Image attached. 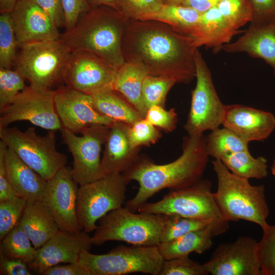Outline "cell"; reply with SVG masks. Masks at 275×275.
<instances>
[{
    "label": "cell",
    "mask_w": 275,
    "mask_h": 275,
    "mask_svg": "<svg viewBox=\"0 0 275 275\" xmlns=\"http://www.w3.org/2000/svg\"><path fill=\"white\" fill-rule=\"evenodd\" d=\"M145 119L160 130L167 133L175 129L178 120L175 108L167 110L164 107L159 105L150 107L147 111Z\"/></svg>",
    "instance_id": "43"
},
{
    "label": "cell",
    "mask_w": 275,
    "mask_h": 275,
    "mask_svg": "<svg viewBox=\"0 0 275 275\" xmlns=\"http://www.w3.org/2000/svg\"><path fill=\"white\" fill-rule=\"evenodd\" d=\"M182 152L175 160L158 164L145 155L122 173L126 180L136 181L138 191L127 201L125 207L136 212L147 200L161 190H177L189 186L202 179L209 160L203 135H188L183 138Z\"/></svg>",
    "instance_id": "2"
},
{
    "label": "cell",
    "mask_w": 275,
    "mask_h": 275,
    "mask_svg": "<svg viewBox=\"0 0 275 275\" xmlns=\"http://www.w3.org/2000/svg\"><path fill=\"white\" fill-rule=\"evenodd\" d=\"M122 46L125 61L143 66L149 75L183 84L196 77L198 48L191 38L166 23L128 19Z\"/></svg>",
    "instance_id": "1"
},
{
    "label": "cell",
    "mask_w": 275,
    "mask_h": 275,
    "mask_svg": "<svg viewBox=\"0 0 275 275\" xmlns=\"http://www.w3.org/2000/svg\"><path fill=\"white\" fill-rule=\"evenodd\" d=\"M241 32L232 26L215 6L201 14L193 40L197 48L205 46L217 53L235 35Z\"/></svg>",
    "instance_id": "25"
},
{
    "label": "cell",
    "mask_w": 275,
    "mask_h": 275,
    "mask_svg": "<svg viewBox=\"0 0 275 275\" xmlns=\"http://www.w3.org/2000/svg\"><path fill=\"white\" fill-rule=\"evenodd\" d=\"M92 245L91 236L85 231L73 234L60 229L37 249L30 268L42 274L47 268L61 263H78L81 253L90 251Z\"/></svg>",
    "instance_id": "18"
},
{
    "label": "cell",
    "mask_w": 275,
    "mask_h": 275,
    "mask_svg": "<svg viewBox=\"0 0 275 275\" xmlns=\"http://www.w3.org/2000/svg\"><path fill=\"white\" fill-rule=\"evenodd\" d=\"M249 143L224 127L212 130L206 137L208 155L217 160H221L226 155L249 150Z\"/></svg>",
    "instance_id": "31"
},
{
    "label": "cell",
    "mask_w": 275,
    "mask_h": 275,
    "mask_svg": "<svg viewBox=\"0 0 275 275\" xmlns=\"http://www.w3.org/2000/svg\"><path fill=\"white\" fill-rule=\"evenodd\" d=\"M257 246L253 237L240 236L233 242L219 244L203 265L212 275H262Z\"/></svg>",
    "instance_id": "16"
},
{
    "label": "cell",
    "mask_w": 275,
    "mask_h": 275,
    "mask_svg": "<svg viewBox=\"0 0 275 275\" xmlns=\"http://www.w3.org/2000/svg\"><path fill=\"white\" fill-rule=\"evenodd\" d=\"M18 0H0V12L11 13Z\"/></svg>",
    "instance_id": "51"
},
{
    "label": "cell",
    "mask_w": 275,
    "mask_h": 275,
    "mask_svg": "<svg viewBox=\"0 0 275 275\" xmlns=\"http://www.w3.org/2000/svg\"><path fill=\"white\" fill-rule=\"evenodd\" d=\"M29 264L17 259L5 257L0 255V274L1 275H31Z\"/></svg>",
    "instance_id": "47"
},
{
    "label": "cell",
    "mask_w": 275,
    "mask_h": 275,
    "mask_svg": "<svg viewBox=\"0 0 275 275\" xmlns=\"http://www.w3.org/2000/svg\"><path fill=\"white\" fill-rule=\"evenodd\" d=\"M28 202L17 197L10 200L0 202V239L17 226Z\"/></svg>",
    "instance_id": "40"
},
{
    "label": "cell",
    "mask_w": 275,
    "mask_h": 275,
    "mask_svg": "<svg viewBox=\"0 0 275 275\" xmlns=\"http://www.w3.org/2000/svg\"><path fill=\"white\" fill-rule=\"evenodd\" d=\"M271 173L272 175L275 177V157H274V158L273 159V162L271 167Z\"/></svg>",
    "instance_id": "54"
},
{
    "label": "cell",
    "mask_w": 275,
    "mask_h": 275,
    "mask_svg": "<svg viewBox=\"0 0 275 275\" xmlns=\"http://www.w3.org/2000/svg\"><path fill=\"white\" fill-rule=\"evenodd\" d=\"M211 188L210 180L201 179L189 186L170 190L157 202H146L138 212L176 214L210 222H228L221 212Z\"/></svg>",
    "instance_id": "9"
},
{
    "label": "cell",
    "mask_w": 275,
    "mask_h": 275,
    "mask_svg": "<svg viewBox=\"0 0 275 275\" xmlns=\"http://www.w3.org/2000/svg\"><path fill=\"white\" fill-rule=\"evenodd\" d=\"M91 1L95 5L107 6L118 11V8L116 0H91Z\"/></svg>",
    "instance_id": "52"
},
{
    "label": "cell",
    "mask_w": 275,
    "mask_h": 275,
    "mask_svg": "<svg viewBox=\"0 0 275 275\" xmlns=\"http://www.w3.org/2000/svg\"><path fill=\"white\" fill-rule=\"evenodd\" d=\"M128 135L133 148L149 146L157 142L162 136L160 130L145 118L129 125Z\"/></svg>",
    "instance_id": "41"
},
{
    "label": "cell",
    "mask_w": 275,
    "mask_h": 275,
    "mask_svg": "<svg viewBox=\"0 0 275 275\" xmlns=\"http://www.w3.org/2000/svg\"><path fill=\"white\" fill-rule=\"evenodd\" d=\"M43 275H90L89 270L79 263L58 264L45 270Z\"/></svg>",
    "instance_id": "49"
},
{
    "label": "cell",
    "mask_w": 275,
    "mask_h": 275,
    "mask_svg": "<svg viewBox=\"0 0 275 275\" xmlns=\"http://www.w3.org/2000/svg\"><path fill=\"white\" fill-rule=\"evenodd\" d=\"M229 227V222L212 223L157 246L164 260L188 256L192 253L201 254L212 247L214 237L226 232Z\"/></svg>",
    "instance_id": "23"
},
{
    "label": "cell",
    "mask_w": 275,
    "mask_h": 275,
    "mask_svg": "<svg viewBox=\"0 0 275 275\" xmlns=\"http://www.w3.org/2000/svg\"><path fill=\"white\" fill-rule=\"evenodd\" d=\"M117 70L92 53L74 50L67 62L63 82L71 88L93 95L105 89H113Z\"/></svg>",
    "instance_id": "14"
},
{
    "label": "cell",
    "mask_w": 275,
    "mask_h": 275,
    "mask_svg": "<svg viewBox=\"0 0 275 275\" xmlns=\"http://www.w3.org/2000/svg\"><path fill=\"white\" fill-rule=\"evenodd\" d=\"M196 85L191 92L189 111L184 130L188 135L203 134L222 124L225 105L214 87L211 73L201 53H195Z\"/></svg>",
    "instance_id": "11"
},
{
    "label": "cell",
    "mask_w": 275,
    "mask_h": 275,
    "mask_svg": "<svg viewBox=\"0 0 275 275\" xmlns=\"http://www.w3.org/2000/svg\"><path fill=\"white\" fill-rule=\"evenodd\" d=\"M50 17L59 28H65L62 0H32Z\"/></svg>",
    "instance_id": "46"
},
{
    "label": "cell",
    "mask_w": 275,
    "mask_h": 275,
    "mask_svg": "<svg viewBox=\"0 0 275 275\" xmlns=\"http://www.w3.org/2000/svg\"><path fill=\"white\" fill-rule=\"evenodd\" d=\"M212 223L215 222L185 217L176 214L164 215L160 237V242L177 239L189 232L204 228Z\"/></svg>",
    "instance_id": "34"
},
{
    "label": "cell",
    "mask_w": 275,
    "mask_h": 275,
    "mask_svg": "<svg viewBox=\"0 0 275 275\" xmlns=\"http://www.w3.org/2000/svg\"><path fill=\"white\" fill-rule=\"evenodd\" d=\"M163 5H183L187 0H161Z\"/></svg>",
    "instance_id": "53"
},
{
    "label": "cell",
    "mask_w": 275,
    "mask_h": 275,
    "mask_svg": "<svg viewBox=\"0 0 275 275\" xmlns=\"http://www.w3.org/2000/svg\"><path fill=\"white\" fill-rule=\"evenodd\" d=\"M4 143L0 141V202L12 200L18 197L11 185L6 171L4 160Z\"/></svg>",
    "instance_id": "48"
},
{
    "label": "cell",
    "mask_w": 275,
    "mask_h": 275,
    "mask_svg": "<svg viewBox=\"0 0 275 275\" xmlns=\"http://www.w3.org/2000/svg\"><path fill=\"white\" fill-rule=\"evenodd\" d=\"M4 160L9 180L17 196L27 202L41 201L47 181L5 143Z\"/></svg>",
    "instance_id": "24"
},
{
    "label": "cell",
    "mask_w": 275,
    "mask_h": 275,
    "mask_svg": "<svg viewBox=\"0 0 275 275\" xmlns=\"http://www.w3.org/2000/svg\"><path fill=\"white\" fill-rule=\"evenodd\" d=\"M222 125L249 142L263 141L274 129L275 117L242 104L225 105Z\"/></svg>",
    "instance_id": "20"
},
{
    "label": "cell",
    "mask_w": 275,
    "mask_h": 275,
    "mask_svg": "<svg viewBox=\"0 0 275 275\" xmlns=\"http://www.w3.org/2000/svg\"><path fill=\"white\" fill-rule=\"evenodd\" d=\"M221 0H187L183 5L190 7L202 13L216 6Z\"/></svg>",
    "instance_id": "50"
},
{
    "label": "cell",
    "mask_w": 275,
    "mask_h": 275,
    "mask_svg": "<svg viewBox=\"0 0 275 275\" xmlns=\"http://www.w3.org/2000/svg\"><path fill=\"white\" fill-rule=\"evenodd\" d=\"M216 6L225 19L236 30L252 20L253 8L250 0H221Z\"/></svg>",
    "instance_id": "36"
},
{
    "label": "cell",
    "mask_w": 275,
    "mask_h": 275,
    "mask_svg": "<svg viewBox=\"0 0 275 275\" xmlns=\"http://www.w3.org/2000/svg\"><path fill=\"white\" fill-rule=\"evenodd\" d=\"M176 82L170 78L148 75L142 87V98L147 110L154 105L164 107L167 94Z\"/></svg>",
    "instance_id": "35"
},
{
    "label": "cell",
    "mask_w": 275,
    "mask_h": 275,
    "mask_svg": "<svg viewBox=\"0 0 275 275\" xmlns=\"http://www.w3.org/2000/svg\"><path fill=\"white\" fill-rule=\"evenodd\" d=\"M128 183L122 174L113 173L79 186L77 214L82 230L88 233L95 231L98 221L123 207Z\"/></svg>",
    "instance_id": "10"
},
{
    "label": "cell",
    "mask_w": 275,
    "mask_h": 275,
    "mask_svg": "<svg viewBox=\"0 0 275 275\" xmlns=\"http://www.w3.org/2000/svg\"><path fill=\"white\" fill-rule=\"evenodd\" d=\"M164 215L136 213L125 206L111 211L99 221L91 236L93 245L109 241H123L133 245H158Z\"/></svg>",
    "instance_id": "6"
},
{
    "label": "cell",
    "mask_w": 275,
    "mask_h": 275,
    "mask_svg": "<svg viewBox=\"0 0 275 275\" xmlns=\"http://www.w3.org/2000/svg\"><path fill=\"white\" fill-rule=\"evenodd\" d=\"M128 19L109 7L92 8L61 39L71 51L89 52L118 69L125 62L122 45Z\"/></svg>",
    "instance_id": "3"
},
{
    "label": "cell",
    "mask_w": 275,
    "mask_h": 275,
    "mask_svg": "<svg viewBox=\"0 0 275 275\" xmlns=\"http://www.w3.org/2000/svg\"><path fill=\"white\" fill-rule=\"evenodd\" d=\"M77 184L71 169L66 166L47 181L41 200L60 229L73 234L82 231L77 214Z\"/></svg>",
    "instance_id": "15"
},
{
    "label": "cell",
    "mask_w": 275,
    "mask_h": 275,
    "mask_svg": "<svg viewBox=\"0 0 275 275\" xmlns=\"http://www.w3.org/2000/svg\"><path fill=\"white\" fill-rule=\"evenodd\" d=\"M15 69L30 83L41 90L52 88L63 81V74L71 49L61 39L33 42L19 46Z\"/></svg>",
    "instance_id": "5"
},
{
    "label": "cell",
    "mask_w": 275,
    "mask_h": 275,
    "mask_svg": "<svg viewBox=\"0 0 275 275\" xmlns=\"http://www.w3.org/2000/svg\"><path fill=\"white\" fill-rule=\"evenodd\" d=\"M129 125L115 121L109 126L101 157L105 175L122 174L128 170L140 155L141 148H133L129 142Z\"/></svg>",
    "instance_id": "21"
},
{
    "label": "cell",
    "mask_w": 275,
    "mask_h": 275,
    "mask_svg": "<svg viewBox=\"0 0 275 275\" xmlns=\"http://www.w3.org/2000/svg\"><path fill=\"white\" fill-rule=\"evenodd\" d=\"M19 225L36 249L60 230L50 212L41 201L28 202Z\"/></svg>",
    "instance_id": "26"
},
{
    "label": "cell",
    "mask_w": 275,
    "mask_h": 275,
    "mask_svg": "<svg viewBox=\"0 0 275 275\" xmlns=\"http://www.w3.org/2000/svg\"><path fill=\"white\" fill-rule=\"evenodd\" d=\"M212 163L217 179L213 195L224 218L246 221L265 228L269 225L266 220L269 209L265 186L251 185L249 179L231 173L221 160L214 159Z\"/></svg>",
    "instance_id": "4"
},
{
    "label": "cell",
    "mask_w": 275,
    "mask_h": 275,
    "mask_svg": "<svg viewBox=\"0 0 275 275\" xmlns=\"http://www.w3.org/2000/svg\"><path fill=\"white\" fill-rule=\"evenodd\" d=\"M91 95L96 109L114 121L131 125L143 118L123 96L113 89H105Z\"/></svg>",
    "instance_id": "28"
},
{
    "label": "cell",
    "mask_w": 275,
    "mask_h": 275,
    "mask_svg": "<svg viewBox=\"0 0 275 275\" xmlns=\"http://www.w3.org/2000/svg\"><path fill=\"white\" fill-rule=\"evenodd\" d=\"M253 17L250 23L262 24L275 22V0H250Z\"/></svg>",
    "instance_id": "45"
},
{
    "label": "cell",
    "mask_w": 275,
    "mask_h": 275,
    "mask_svg": "<svg viewBox=\"0 0 275 275\" xmlns=\"http://www.w3.org/2000/svg\"><path fill=\"white\" fill-rule=\"evenodd\" d=\"M149 75L142 66L125 62L117 70L113 89L123 96L145 118L147 111L142 98L143 84Z\"/></svg>",
    "instance_id": "27"
},
{
    "label": "cell",
    "mask_w": 275,
    "mask_h": 275,
    "mask_svg": "<svg viewBox=\"0 0 275 275\" xmlns=\"http://www.w3.org/2000/svg\"><path fill=\"white\" fill-rule=\"evenodd\" d=\"M228 53L245 52L263 59L273 69L275 74V22L250 25L235 41L223 46Z\"/></svg>",
    "instance_id": "22"
},
{
    "label": "cell",
    "mask_w": 275,
    "mask_h": 275,
    "mask_svg": "<svg viewBox=\"0 0 275 275\" xmlns=\"http://www.w3.org/2000/svg\"><path fill=\"white\" fill-rule=\"evenodd\" d=\"M54 103L62 127L75 133L91 125L111 126L115 122L96 109L91 95L67 86L54 90Z\"/></svg>",
    "instance_id": "17"
},
{
    "label": "cell",
    "mask_w": 275,
    "mask_h": 275,
    "mask_svg": "<svg viewBox=\"0 0 275 275\" xmlns=\"http://www.w3.org/2000/svg\"><path fill=\"white\" fill-rule=\"evenodd\" d=\"M18 47L11 13L0 15V68L11 69Z\"/></svg>",
    "instance_id": "33"
},
{
    "label": "cell",
    "mask_w": 275,
    "mask_h": 275,
    "mask_svg": "<svg viewBox=\"0 0 275 275\" xmlns=\"http://www.w3.org/2000/svg\"><path fill=\"white\" fill-rule=\"evenodd\" d=\"M36 252L37 249L19 224L1 240L0 255L21 260L29 265L34 261Z\"/></svg>",
    "instance_id": "32"
},
{
    "label": "cell",
    "mask_w": 275,
    "mask_h": 275,
    "mask_svg": "<svg viewBox=\"0 0 275 275\" xmlns=\"http://www.w3.org/2000/svg\"><path fill=\"white\" fill-rule=\"evenodd\" d=\"M54 90L26 87L5 108L0 111V129L12 123L26 121L49 131L61 130L62 125L54 103Z\"/></svg>",
    "instance_id": "13"
},
{
    "label": "cell",
    "mask_w": 275,
    "mask_h": 275,
    "mask_svg": "<svg viewBox=\"0 0 275 275\" xmlns=\"http://www.w3.org/2000/svg\"><path fill=\"white\" fill-rule=\"evenodd\" d=\"M109 128L103 125H91L82 130L79 136L65 128L61 129L63 142L73 156L72 175L79 186L106 176L101 154Z\"/></svg>",
    "instance_id": "12"
},
{
    "label": "cell",
    "mask_w": 275,
    "mask_h": 275,
    "mask_svg": "<svg viewBox=\"0 0 275 275\" xmlns=\"http://www.w3.org/2000/svg\"><path fill=\"white\" fill-rule=\"evenodd\" d=\"M262 230L257 246L262 275H275V225H268Z\"/></svg>",
    "instance_id": "39"
},
{
    "label": "cell",
    "mask_w": 275,
    "mask_h": 275,
    "mask_svg": "<svg viewBox=\"0 0 275 275\" xmlns=\"http://www.w3.org/2000/svg\"><path fill=\"white\" fill-rule=\"evenodd\" d=\"M221 160L231 173L247 179H261L268 174L267 159L253 157L249 150L226 155Z\"/></svg>",
    "instance_id": "30"
},
{
    "label": "cell",
    "mask_w": 275,
    "mask_h": 275,
    "mask_svg": "<svg viewBox=\"0 0 275 275\" xmlns=\"http://www.w3.org/2000/svg\"><path fill=\"white\" fill-rule=\"evenodd\" d=\"M56 131H49L42 136L33 127L24 131L7 127L0 129V139L25 163L48 181L67 162L66 156L57 148Z\"/></svg>",
    "instance_id": "7"
},
{
    "label": "cell",
    "mask_w": 275,
    "mask_h": 275,
    "mask_svg": "<svg viewBox=\"0 0 275 275\" xmlns=\"http://www.w3.org/2000/svg\"><path fill=\"white\" fill-rule=\"evenodd\" d=\"M203 264L188 256L164 260L159 275H207Z\"/></svg>",
    "instance_id": "42"
},
{
    "label": "cell",
    "mask_w": 275,
    "mask_h": 275,
    "mask_svg": "<svg viewBox=\"0 0 275 275\" xmlns=\"http://www.w3.org/2000/svg\"><path fill=\"white\" fill-rule=\"evenodd\" d=\"M25 80L16 69L0 68V111L25 89Z\"/></svg>",
    "instance_id": "37"
},
{
    "label": "cell",
    "mask_w": 275,
    "mask_h": 275,
    "mask_svg": "<svg viewBox=\"0 0 275 275\" xmlns=\"http://www.w3.org/2000/svg\"><path fill=\"white\" fill-rule=\"evenodd\" d=\"M164 259L156 245H119L104 254L81 253L78 263L90 275H125L143 273L159 275Z\"/></svg>",
    "instance_id": "8"
},
{
    "label": "cell",
    "mask_w": 275,
    "mask_h": 275,
    "mask_svg": "<svg viewBox=\"0 0 275 275\" xmlns=\"http://www.w3.org/2000/svg\"><path fill=\"white\" fill-rule=\"evenodd\" d=\"M201 14L196 9L183 5H163L147 20L166 23L178 33L193 39Z\"/></svg>",
    "instance_id": "29"
},
{
    "label": "cell",
    "mask_w": 275,
    "mask_h": 275,
    "mask_svg": "<svg viewBox=\"0 0 275 275\" xmlns=\"http://www.w3.org/2000/svg\"><path fill=\"white\" fill-rule=\"evenodd\" d=\"M11 14L18 47L61 38L59 28L50 17L32 0H18Z\"/></svg>",
    "instance_id": "19"
},
{
    "label": "cell",
    "mask_w": 275,
    "mask_h": 275,
    "mask_svg": "<svg viewBox=\"0 0 275 275\" xmlns=\"http://www.w3.org/2000/svg\"><path fill=\"white\" fill-rule=\"evenodd\" d=\"M118 11L129 19L147 20L163 4L161 0H116Z\"/></svg>",
    "instance_id": "38"
},
{
    "label": "cell",
    "mask_w": 275,
    "mask_h": 275,
    "mask_svg": "<svg viewBox=\"0 0 275 275\" xmlns=\"http://www.w3.org/2000/svg\"><path fill=\"white\" fill-rule=\"evenodd\" d=\"M20 1H23V0H20Z\"/></svg>",
    "instance_id": "55"
},
{
    "label": "cell",
    "mask_w": 275,
    "mask_h": 275,
    "mask_svg": "<svg viewBox=\"0 0 275 275\" xmlns=\"http://www.w3.org/2000/svg\"><path fill=\"white\" fill-rule=\"evenodd\" d=\"M66 31L71 30L80 17L92 8L87 0H62Z\"/></svg>",
    "instance_id": "44"
}]
</instances>
